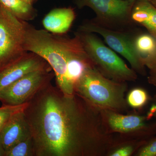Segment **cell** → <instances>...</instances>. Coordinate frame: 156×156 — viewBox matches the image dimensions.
I'll return each instance as SVG.
<instances>
[{
	"label": "cell",
	"instance_id": "1",
	"mask_svg": "<svg viewBox=\"0 0 156 156\" xmlns=\"http://www.w3.org/2000/svg\"><path fill=\"white\" fill-rule=\"evenodd\" d=\"M80 95L64 94L51 83L23 110L36 156H96L112 144L101 112Z\"/></svg>",
	"mask_w": 156,
	"mask_h": 156
},
{
	"label": "cell",
	"instance_id": "2",
	"mask_svg": "<svg viewBox=\"0 0 156 156\" xmlns=\"http://www.w3.org/2000/svg\"><path fill=\"white\" fill-rule=\"evenodd\" d=\"M23 47L48 62L55 74L56 87L65 95H73L78 81L95 67L76 32L69 37L37 29L26 21Z\"/></svg>",
	"mask_w": 156,
	"mask_h": 156
},
{
	"label": "cell",
	"instance_id": "3",
	"mask_svg": "<svg viewBox=\"0 0 156 156\" xmlns=\"http://www.w3.org/2000/svg\"><path fill=\"white\" fill-rule=\"evenodd\" d=\"M126 87L122 82L105 76L96 67L85 73L75 86V92L98 109L119 111L125 109Z\"/></svg>",
	"mask_w": 156,
	"mask_h": 156
},
{
	"label": "cell",
	"instance_id": "4",
	"mask_svg": "<svg viewBox=\"0 0 156 156\" xmlns=\"http://www.w3.org/2000/svg\"><path fill=\"white\" fill-rule=\"evenodd\" d=\"M76 33L95 67L105 76L119 82L136 80L135 71L129 68L114 50L95 35L80 31Z\"/></svg>",
	"mask_w": 156,
	"mask_h": 156
},
{
	"label": "cell",
	"instance_id": "5",
	"mask_svg": "<svg viewBox=\"0 0 156 156\" xmlns=\"http://www.w3.org/2000/svg\"><path fill=\"white\" fill-rule=\"evenodd\" d=\"M25 22L0 5V67L27 52L23 47Z\"/></svg>",
	"mask_w": 156,
	"mask_h": 156
},
{
	"label": "cell",
	"instance_id": "6",
	"mask_svg": "<svg viewBox=\"0 0 156 156\" xmlns=\"http://www.w3.org/2000/svg\"><path fill=\"white\" fill-rule=\"evenodd\" d=\"M55 77L52 69L39 70L29 73L0 91L3 105H19L28 102Z\"/></svg>",
	"mask_w": 156,
	"mask_h": 156
},
{
	"label": "cell",
	"instance_id": "7",
	"mask_svg": "<svg viewBox=\"0 0 156 156\" xmlns=\"http://www.w3.org/2000/svg\"><path fill=\"white\" fill-rule=\"evenodd\" d=\"M79 31L99 34L110 48L129 62L135 71L141 74L144 73L145 66L134 48V40L127 35L108 29L92 21L84 22L79 27Z\"/></svg>",
	"mask_w": 156,
	"mask_h": 156
},
{
	"label": "cell",
	"instance_id": "8",
	"mask_svg": "<svg viewBox=\"0 0 156 156\" xmlns=\"http://www.w3.org/2000/svg\"><path fill=\"white\" fill-rule=\"evenodd\" d=\"M47 69L52 68L45 59L32 52H26L0 67V91L29 73Z\"/></svg>",
	"mask_w": 156,
	"mask_h": 156
},
{
	"label": "cell",
	"instance_id": "9",
	"mask_svg": "<svg viewBox=\"0 0 156 156\" xmlns=\"http://www.w3.org/2000/svg\"><path fill=\"white\" fill-rule=\"evenodd\" d=\"M79 8L88 7L99 20L108 23L124 22L131 17L133 0H76Z\"/></svg>",
	"mask_w": 156,
	"mask_h": 156
},
{
	"label": "cell",
	"instance_id": "10",
	"mask_svg": "<svg viewBox=\"0 0 156 156\" xmlns=\"http://www.w3.org/2000/svg\"><path fill=\"white\" fill-rule=\"evenodd\" d=\"M100 111L105 123H107L114 132L127 133L141 131L147 132L153 128L147 122L149 120L147 117L136 115H126L108 110Z\"/></svg>",
	"mask_w": 156,
	"mask_h": 156
},
{
	"label": "cell",
	"instance_id": "11",
	"mask_svg": "<svg viewBox=\"0 0 156 156\" xmlns=\"http://www.w3.org/2000/svg\"><path fill=\"white\" fill-rule=\"evenodd\" d=\"M23 110L13 115L0 132L6 152L17 143L31 135Z\"/></svg>",
	"mask_w": 156,
	"mask_h": 156
},
{
	"label": "cell",
	"instance_id": "12",
	"mask_svg": "<svg viewBox=\"0 0 156 156\" xmlns=\"http://www.w3.org/2000/svg\"><path fill=\"white\" fill-rule=\"evenodd\" d=\"M75 17V12L72 8H57L45 16L42 23L45 30L49 32L63 35L69 30Z\"/></svg>",
	"mask_w": 156,
	"mask_h": 156
},
{
	"label": "cell",
	"instance_id": "13",
	"mask_svg": "<svg viewBox=\"0 0 156 156\" xmlns=\"http://www.w3.org/2000/svg\"><path fill=\"white\" fill-rule=\"evenodd\" d=\"M131 18L144 26L156 38V7L149 0H136L131 10Z\"/></svg>",
	"mask_w": 156,
	"mask_h": 156
},
{
	"label": "cell",
	"instance_id": "14",
	"mask_svg": "<svg viewBox=\"0 0 156 156\" xmlns=\"http://www.w3.org/2000/svg\"><path fill=\"white\" fill-rule=\"evenodd\" d=\"M0 5L23 21L33 20L37 15L32 5L22 0H0Z\"/></svg>",
	"mask_w": 156,
	"mask_h": 156
},
{
	"label": "cell",
	"instance_id": "15",
	"mask_svg": "<svg viewBox=\"0 0 156 156\" xmlns=\"http://www.w3.org/2000/svg\"><path fill=\"white\" fill-rule=\"evenodd\" d=\"M134 44L135 50L141 58L156 51V38L152 35H140L134 40Z\"/></svg>",
	"mask_w": 156,
	"mask_h": 156
},
{
	"label": "cell",
	"instance_id": "16",
	"mask_svg": "<svg viewBox=\"0 0 156 156\" xmlns=\"http://www.w3.org/2000/svg\"><path fill=\"white\" fill-rule=\"evenodd\" d=\"M5 156H36L35 147L32 135L17 143L6 152Z\"/></svg>",
	"mask_w": 156,
	"mask_h": 156
},
{
	"label": "cell",
	"instance_id": "17",
	"mask_svg": "<svg viewBox=\"0 0 156 156\" xmlns=\"http://www.w3.org/2000/svg\"><path fill=\"white\" fill-rule=\"evenodd\" d=\"M147 100V92L140 88H136L131 90L127 97L128 105L134 108L142 107L145 105Z\"/></svg>",
	"mask_w": 156,
	"mask_h": 156
},
{
	"label": "cell",
	"instance_id": "18",
	"mask_svg": "<svg viewBox=\"0 0 156 156\" xmlns=\"http://www.w3.org/2000/svg\"><path fill=\"white\" fill-rule=\"evenodd\" d=\"M27 103L19 105H3L0 107V132L14 114L24 109Z\"/></svg>",
	"mask_w": 156,
	"mask_h": 156
},
{
	"label": "cell",
	"instance_id": "19",
	"mask_svg": "<svg viewBox=\"0 0 156 156\" xmlns=\"http://www.w3.org/2000/svg\"><path fill=\"white\" fill-rule=\"evenodd\" d=\"M139 156H156V138L144 144L138 152Z\"/></svg>",
	"mask_w": 156,
	"mask_h": 156
},
{
	"label": "cell",
	"instance_id": "20",
	"mask_svg": "<svg viewBox=\"0 0 156 156\" xmlns=\"http://www.w3.org/2000/svg\"><path fill=\"white\" fill-rule=\"evenodd\" d=\"M143 63L149 69L156 68V51L148 56L142 57Z\"/></svg>",
	"mask_w": 156,
	"mask_h": 156
},
{
	"label": "cell",
	"instance_id": "21",
	"mask_svg": "<svg viewBox=\"0 0 156 156\" xmlns=\"http://www.w3.org/2000/svg\"><path fill=\"white\" fill-rule=\"evenodd\" d=\"M134 148L131 146H126L118 149L110 155L112 156H128L131 154Z\"/></svg>",
	"mask_w": 156,
	"mask_h": 156
},
{
	"label": "cell",
	"instance_id": "22",
	"mask_svg": "<svg viewBox=\"0 0 156 156\" xmlns=\"http://www.w3.org/2000/svg\"><path fill=\"white\" fill-rule=\"evenodd\" d=\"M148 81L149 83L156 87V68L150 69Z\"/></svg>",
	"mask_w": 156,
	"mask_h": 156
},
{
	"label": "cell",
	"instance_id": "23",
	"mask_svg": "<svg viewBox=\"0 0 156 156\" xmlns=\"http://www.w3.org/2000/svg\"><path fill=\"white\" fill-rule=\"evenodd\" d=\"M154 116H156V95L154 97V101L151 106L147 117L148 119H149Z\"/></svg>",
	"mask_w": 156,
	"mask_h": 156
},
{
	"label": "cell",
	"instance_id": "24",
	"mask_svg": "<svg viewBox=\"0 0 156 156\" xmlns=\"http://www.w3.org/2000/svg\"><path fill=\"white\" fill-rule=\"evenodd\" d=\"M6 151L3 146L2 138L0 135V156H5Z\"/></svg>",
	"mask_w": 156,
	"mask_h": 156
},
{
	"label": "cell",
	"instance_id": "25",
	"mask_svg": "<svg viewBox=\"0 0 156 156\" xmlns=\"http://www.w3.org/2000/svg\"><path fill=\"white\" fill-rule=\"evenodd\" d=\"M22 1L28 3V4H30V5H33L35 0H22Z\"/></svg>",
	"mask_w": 156,
	"mask_h": 156
},
{
	"label": "cell",
	"instance_id": "26",
	"mask_svg": "<svg viewBox=\"0 0 156 156\" xmlns=\"http://www.w3.org/2000/svg\"><path fill=\"white\" fill-rule=\"evenodd\" d=\"M149 1L156 7V0H149Z\"/></svg>",
	"mask_w": 156,
	"mask_h": 156
},
{
	"label": "cell",
	"instance_id": "27",
	"mask_svg": "<svg viewBox=\"0 0 156 156\" xmlns=\"http://www.w3.org/2000/svg\"><path fill=\"white\" fill-rule=\"evenodd\" d=\"M133 1H136V0H133Z\"/></svg>",
	"mask_w": 156,
	"mask_h": 156
}]
</instances>
